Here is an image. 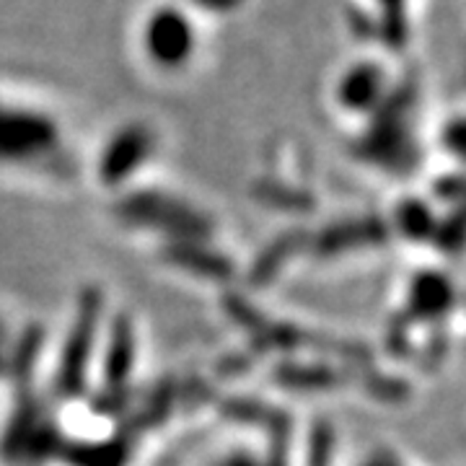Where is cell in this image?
I'll use <instances>...</instances> for the list:
<instances>
[{
    "label": "cell",
    "mask_w": 466,
    "mask_h": 466,
    "mask_svg": "<svg viewBox=\"0 0 466 466\" xmlns=\"http://www.w3.org/2000/svg\"><path fill=\"white\" fill-rule=\"evenodd\" d=\"M60 148L63 130L50 112L0 96V168H34Z\"/></svg>",
    "instance_id": "6da1fadb"
},
{
    "label": "cell",
    "mask_w": 466,
    "mask_h": 466,
    "mask_svg": "<svg viewBox=\"0 0 466 466\" xmlns=\"http://www.w3.org/2000/svg\"><path fill=\"white\" fill-rule=\"evenodd\" d=\"M137 42L148 66L164 73H179L182 67L192 66V57L200 47V32L182 8L158 5L140 21Z\"/></svg>",
    "instance_id": "7a4b0ae2"
}]
</instances>
